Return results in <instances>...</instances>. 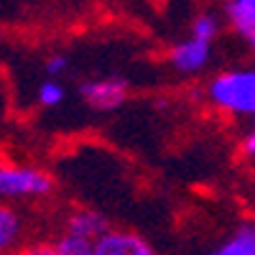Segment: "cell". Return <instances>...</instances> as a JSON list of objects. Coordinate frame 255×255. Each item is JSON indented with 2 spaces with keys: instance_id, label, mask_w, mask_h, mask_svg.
<instances>
[{
  "instance_id": "cell-9",
  "label": "cell",
  "mask_w": 255,
  "mask_h": 255,
  "mask_svg": "<svg viewBox=\"0 0 255 255\" xmlns=\"http://www.w3.org/2000/svg\"><path fill=\"white\" fill-rule=\"evenodd\" d=\"M23 235V222L15 212L5 204H0V253L13 250Z\"/></svg>"
},
{
  "instance_id": "cell-6",
  "label": "cell",
  "mask_w": 255,
  "mask_h": 255,
  "mask_svg": "<svg viewBox=\"0 0 255 255\" xmlns=\"http://www.w3.org/2000/svg\"><path fill=\"white\" fill-rule=\"evenodd\" d=\"M95 255H153V248L138 232L110 227L95 243Z\"/></svg>"
},
{
  "instance_id": "cell-7",
  "label": "cell",
  "mask_w": 255,
  "mask_h": 255,
  "mask_svg": "<svg viewBox=\"0 0 255 255\" xmlns=\"http://www.w3.org/2000/svg\"><path fill=\"white\" fill-rule=\"evenodd\" d=\"M225 18L230 28L255 51V0H227Z\"/></svg>"
},
{
  "instance_id": "cell-3",
  "label": "cell",
  "mask_w": 255,
  "mask_h": 255,
  "mask_svg": "<svg viewBox=\"0 0 255 255\" xmlns=\"http://www.w3.org/2000/svg\"><path fill=\"white\" fill-rule=\"evenodd\" d=\"M54 189V179L31 166L0 163V199H36Z\"/></svg>"
},
{
  "instance_id": "cell-2",
  "label": "cell",
  "mask_w": 255,
  "mask_h": 255,
  "mask_svg": "<svg viewBox=\"0 0 255 255\" xmlns=\"http://www.w3.org/2000/svg\"><path fill=\"white\" fill-rule=\"evenodd\" d=\"M108 230H110V222L100 212H92V209L77 212L64 225L61 238L54 243V253L56 255H95V243Z\"/></svg>"
},
{
  "instance_id": "cell-4",
  "label": "cell",
  "mask_w": 255,
  "mask_h": 255,
  "mask_svg": "<svg viewBox=\"0 0 255 255\" xmlns=\"http://www.w3.org/2000/svg\"><path fill=\"white\" fill-rule=\"evenodd\" d=\"M79 97L84 105H90L92 110L108 113L115 110L128 100V82L120 77H105V79H90L79 87Z\"/></svg>"
},
{
  "instance_id": "cell-13",
  "label": "cell",
  "mask_w": 255,
  "mask_h": 255,
  "mask_svg": "<svg viewBox=\"0 0 255 255\" xmlns=\"http://www.w3.org/2000/svg\"><path fill=\"white\" fill-rule=\"evenodd\" d=\"M243 153H245L248 158H255V128L243 138Z\"/></svg>"
},
{
  "instance_id": "cell-10",
  "label": "cell",
  "mask_w": 255,
  "mask_h": 255,
  "mask_svg": "<svg viewBox=\"0 0 255 255\" xmlns=\"http://www.w3.org/2000/svg\"><path fill=\"white\" fill-rule=\"evenodd\" d=\"M36 97H38V102L44 105V108H56V105L64 102L67 92H64V87H61V84H59L54 77H49L46 82H41V84H38Z\"/></svg>"
},
{
  "instance_id": "cell-12",
  "label": "cell",
  "mask_w": 255,
  "mask_h": 255,
  "mask_svg": "<svg viewBox=\"0 0 255 255\" xmlns=\"http://www.w3.org/2000/svg\"><path fill=\"white\" fill-rule=\"evenodd\" d=\"M67 69H69V59L64 56V54H56V56H49V59H46V74H49V77L59 79Z\"/></svg>"
},
{
  "instance_id": "cell-1",
  "label": "cell",
  "mask_w": 255,
  "mask_h": 255,
  "mask_svg": "<svg viewBox=\"0 0 255 255\" xmlns=\"http://www.w3.org/2000/svg\"><path fill=\"white\" fill-rule=\"evenodd\" d=\"M207 97L217 110L235 118H255V67L230 69L209 82Z\"/></svg>"
},
{
  "instance_id": "cell-11",
  "label": "cell",
  "mask_w": 255,
  "mask_h": 255,
  "mask_svg": "<svg viewBox=\"0 0 255 255\" xmlns=\"http://www.w3.org/2000/svg\"><path fill=\"white\" fill-rule=\"evenodd\" d=\"M191 33L199 36V38H207V41H215L217 33H220V18H215L212 13L197 15L194 23H191Z\"/></svg>"
},
{
  "instance_id": "cell-5",
  "label": "cell",
  "mask_w": 255,
  "mask_h": 255,
  "mask_svg": "<svg viewBox=\"0 0 255 255\" xmlns=\"http://www.w3.org/2000/svg\"><path fill=\"white\" fill-rule=\"evenodd\" d=\"M212 44L215 41H207V38L189 33V38H184L181 44H176L168 51V64L181 74H197L212 59Z\"/></svg>"
},
{
  "instance_id": "cell-8",
  "label": "cell",
  "mask_w": 255,
  "mask_h": 255,
  "mask_svg": "<svg viewBox=\"0 0 255 255\" xmlns=\"http://www.w3.org/2000/svg\"><path fill=\"white\" fill-rule=\"evenodd\" d=\"M217 255H255V225L245 222L230 232V238L215 250Z\"/></svg>"
}]
</instances>
